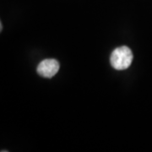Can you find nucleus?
Listing matches in <instances>:
<instances>
[{
	"instance_id": "obj_1",
	"label": "nucleus",
	"mask_w": 152,
	"mask_h": 152,
	"mask_svg": "<svg viewBox=\"0 0 152 152\" xmlns=\"http://www.w3.org/2000/svg\"><path fill=\"white\" fill-rule=\"evenodd\" d=\"M134 56L129 48L120 47L114 50L110 57L111 65L117 70H124L128 69L132 64Z\"/></svg>"
},
{
	"instance_id": "obj_2",
	"label": "nucleus",
	"mask_w": 152,
	"mask_h": 152,
	"mask_svg": "<svg viewBox=\"0 0 152 152\" xmlns=\"http://www.w3.org/2000/svg\"><path fill=\"white\" fill-rule=\"evenodd\" d=\"M37 73L45 78H52L59 70V63L56 59H45L37 66Z\"/></svg>"
}]
</instances>
